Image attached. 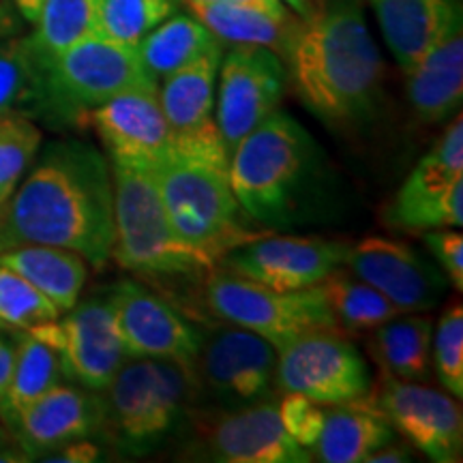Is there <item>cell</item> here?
<instances>
[{"label":"cell","instance_id":"1","mask_svg":"<svg viewBox=\"0 0 463 463\" xmlns=\"http://www.w3.org/2000/svg\"><path fill=\"white\" fill-rule=\"evenodd\" d=\"M28 170L3 206L11 247L71 249L90 266H106L114 249L109 161L90 144L62 140L43 148Z\"/></svg>","mask_w":463,"mask_h":463},{"label":"cell","instance_id":"2","mask_svg":"<svg viewBox=\"0 0 463 463\" xmlns=\"http://www.w3.org/2000/svg\"><path fill=\"white\" fill-rule=\"evenodd\" d=\"M298 99L331 127H354L375 114L384 62L361 0H324L300 20L286 54Z\"/></svg>","mask_w":463,"mask_h":463},{"label":"cell","instance_id":"3","mask_svg":"<svg viewBox=\"0 0 463 463\" xmlns=\"http://www.w3.org/2000/svg\"><path fill=\"white\" fill-rule=\"evenodd\" d=\"M322 153L298 120L277 109L230 153L232 194L266 230L303 222L317 202Z\"/></svg>","mask_w":463,"mask_h":463},{"label":"cell","instance_id":"4","mask_svg":"<svg viewBox=\"0 0 463 463\" xmlns=\"http://www.w3.org/2000/svg\"><path fill=\"white\" fill-rule=\"evenodd\" d=\"M114 178V249L125 270L144 279H194L213 266L178 239L161 202L153 167L109 161Z\"/></svg>","mask_w":463,"mask_h":463},{"label":"cell","instance_id":"5","mask_svg":"<svg viewBox=\"0 0 463 463\" xmlns=\"http://www.w3.org/2000/svg\"><path fill=\"white\" fill-rule=\"evenodd\" d=\"M153 172L172 230L213 266L234 247L270 232L249 228L228 172L176 153L159 161Z\"/></svg>","mask_w":463,"mask_h":463},{"label":"cell","instance_id":"6","mask_svg":"<svg viewBox=\"0 0 463 463\" xmlns=\"http://www.w3.org/2000/svg\"><path fill=\"white\" fill-rule=\"evenodd\" d=\"M194 384L176 363L127 358L103 391V430L120 453L146 455L178 430Z\"/></svg>","mask_w":463,"mask_h":463},{"label":"cell","instance_id":"7","mask_svg":"<svg viewBox=\"0 0 463 463\" xmlns=\"http://www.w3.org/2000/svg\"><path fill=\"white\" fill-rule=\"evenodd\" d=\"M204 294L208 309L217 317L232 326L260 335L277 350L307 333L337 328L322 283L292 292H277L223 269H213L206 275Z\"/></svg>","mask_w":463,"mask_h":463},{"label":"cell","instance_id":"8","mask_svg":"<svg viewBox=\"0 0 463 463\" xmlns=\"http://www.w3.org/2000/svg\"><path fill=\"white\" fill-rule=\"evenodd\" d=\"M65 125H82L90 109L120 92L159 86L144 69L137 48L90 33L52 58H43Z\"/></svg>","mask_w":463,"mask_h":463},{"label":"cell","instance_id":"9","mask_svg":"<svg viewBox=\"0 0 463 463\" xmlns=\"http://www.w3.org/2000/svg\"><path fill=\"white\" fill-rule=\"evenodd\" d=\"M275 386L322 405L369 395L372 373L364 356L337 328L307 333L277 350Z\"/></svg>","mask_w":463,"mask_h":463},{"label":"cell","instance_id":"10","mask_svg":"<svg viewBox=\"0 0 463 463\" xmlns=\"http://www.w3.org/2000/svg\"><path fill=\"white\" fill-rule=\"evenodd\" d=\"M219 65L222 45L164 78L159 103L170 127L172 153L228 172L230 155L215 116Z\"/></svg>","mask_w":463,"mask_h":463},{"label":"cell","instance_id":"11","mask_svg":"<svg viewBox=\"0 0 463 463\" xmlns=\"http://www.w3.org/2000/svg\"><path fill=\"white\" fill-rule=\"evenodd\" d=\"M108 303L127 356L176 363L195 378L204 337L170 300L125 279L109 289Z\"/></svg>","mask_w":463,"mask_h":463},{"label":"cell","instance_id":"12","mask_svg":"<svg viewBox=\"0 0 463 463\" xmlns=\"http://www.w3.org/2000/svg\"><path fill=\"white\" fill-rule=\"evenodd\" d=\"M286 69L281 56L262 45H234L222 56L215 116L228 155L242 137L279 109Z\"/></svg>","mask_w":463,"mask_h":463},{"label":"cell","instance_id":"13","mask_svg":"<svg viewBox=\"0 0 463 463\" xmlns=\"http://www.w3.org/2000/svg\"><path fill=\"white\" fill-rule=\"evenodd\" d=\"M347 247V242L316 236H277L266 232L232 249L217 266L258 286L292 292L317 286L344 266Z\"/></svg>","mask_w":463,"mask_h":463},{"label":"cell","instance_id":"14","mask_svg":"<svg viewBox=\"0 0 463 463\" xmlns=\"http://www.w3.org/2000/svg\"><path fill=\"white\" fill-rule=\"evenodd\" d=\"M369 397L392 431L402 433L431 461L461 459L463 416L453 395L382 372L380 384L375 389L372 386Z\"/></svg>","mask_w":463,"mask_h":463},{"label":"cell","instance_id":"15","mask_svg":"<svg viewBox=\"0 0 463 463\" xmlns=\"http://www.w3.org/2000/svg\"><path fill=\"white\" fill-rule=\"evenodd\" d=\"M65 317L37 324L56 345L62 373L86 391L103 392L123 367L127 356L116 331L108 297H90L65 311Z\"/></svg>","mask_w":463,"mask_h":463},{"label":"cell","instance_id":"16","mask_svg":"<svg viewBox=\"0 0 463 463\" xmlns=\"http://www.w3.org/2000/svg\"><path fill=\"white\" fill-rule=\"evenodd\" d=\"M277 347L241 326L222 328L202 341L198 375L222 410L270 399L275 389Z\"/></svg>","mask_w":463,"mask_h":463},{"label":"cell","instance_id":"17","mask_svg":"<svg viewBox=\"0 0 463 463\" xmlns=\"http://www.w3.org/2000/svg\"><path fill=\"white\" fill-rule=\"evenodd\" d=\"M344 266L378 289L402 314L436 309L447 294V275L410 245L391 239H364L350 245Z\"/></svg>","mask_w":463,"mask_h":463},{"label":"cell","instance_id":"18","mask_svg":"<svg viewBox=\"0 0 463 463\" xmlns=\"http://www.w3.org/2000/svg\"><path fill=\"white\" fill-rule=\"evenodd\" d=\"M89 123L106 146L109 161L155 167L172 153L170 127L159 103V86H140L90 109Z\"/></svg>","mask_w":463,"mask_h":463},{"label":"cell","instance_id":"19","mask_svg":"<svg viewBox=\"0 0 463 463\" xmlns=\"http://www.w3.org/2000/svg\"><path fill=\"white\" fill-rule=\"evenodd\" d=\"M213 459L225 463H307L311 453L283 427L277 403L266 402L223 410L206 430Z\"/></svg>","mask_w":463,"mask_h":463},{"label":"cell","instance_id":"20","mask_svg":"<svg viewBox=\"0 0 463 463\" xmlns=\"http://www.w3.org/2000/svg\"><path fill=\"white\" fill-rule=\"evenodd\" d=\"M9 427L28 459H43L52 450L103 430V399L82 386L56 384L28 403Z\"/></svg>","mask_w":463,"mask_h":463},{"label":"cell","instance_id":"21","mask_svg":"<svg viewBox=\"0 0 463 463\" xmlns=\"http://www.w3.org/2000/svg\"><path fill=\"white\" fill-rule=\"evenodd\" d=\"M405 92L414 116L425 125L442 123L459 112L463 99L461 17L410 71H405Z\"/></svg>","mask_w":463,"mask_h":463},{"label":"cell","instance_id":"22","mask_svg":"<svg viewBox=\"0 0 463 463\" xmlns=\"http://www.w3.org/2000/svg\"><path fill=\"white\" fill-rule=\"evenodd\" d=\"M0 118L65 125L45 61L31 39H0Z\"/></svg>","mask_w":463,"mask_h":463},{"label":"cell","instance_id":"23","mask_svg":"<svg viewBox=\"0 0 463 463\" xmlns=\"http://www.w3.org/2000/svg\"><path fill=\"white\" fill-rule=\"evenodd\" d=\"M384 42L410 71L461 17L455 0H369Z\"/></svg>","mask_w":463,"mask_h":463},{"label":"cell","instance_id":"24","mask_svg":"<svg viewBox=\"0 0 463 463\" xmlns=\"http://www.w3.org/2000/svg\"><path fill=\"white\" fill-rule=\"evenodd\" d=\"M392 427L372 397L326 405L314 455L324 463H361L380 447L392 442Z\"/></svg>","mask_w":463,"mask_h":463},{"label":"cell","instance_id":"25","mask_svg":"<svg viewBox=\"0 0 463 463\" xmlns=\"http://www.w3.org/2000/svg\"><path fill=\"white\" fill-rule=\"evenodd\" d=\"M0 262L43 294L61 316L78 303L89 277V262L80 253L52 245H15L0 251Z\"/></svg>","mask_w":463,"mask_h":463},{"label":"cell","instance_id":"26","mask_svg":"<svg viewBox=\"0 0 463 463\" xmlns=\"http://www.w3.org/2000/svg\"><path fill=\"white\" fill-rule=\"evenodd\" d=\"M189 9L219 42L262 45L283 58L300 26V20L292 14L275 15L256 7H241V5L195 3L189 5Z\"/></svg>","mask_w":463,"mask_h":463},{"label":"cell","instance_id":"27","mask_svg":"<svg viewBox=\"0 0 463 463\" xmlns=\"http://www.w3.org/2000/svg\"><path fill=\"white\" fill-rule=\"evenodd\" d=\"M62 378L65 373L56 345L37 326L17 331L14 373L7 392L0 399V420L11 425L28 403L61 384Z\"/></svg>","mask_w":463,"mask_h":463},{"label":"cell","instance_id":"28","mask_svg":"<svg viewBox=\"0 0 463 463\" xmlns=\"http://www.w3.org/2000/svg\"><path fill=\"white\" fill-rule=\"evenodd\" d=\"M384 222L397 230L410 232L461 228L463 178L442 184L408 176L386 206Z\"/></svg>","mask_w":463,"mask_h":463},{"label":"cell","instance_id":"29","mask_svg":"<svg viewBox=\"0 0 463 463\" xmlns=\"http://www.w3.org/2000/svg\"><path fill=\"white\" fill-rule=\"evenodd\" d=\"M433 322L422 314L395 316L373 328L369 352L384 373L420 382L430 378Z\"/></svg>","mask_w":463,"mask_h":463},{"label":"cell","instance_id":"30","mask_svg":"<svg viewBox=\"0 0 463 463\" xmlns=\"http://www.w3.org/2000/svg\"><path fill=\"white\" fill-rule=\"evenodd\" d=\"M217 45H222V42L198 17L170 15L142 39L137 45V56L150 78L159 82Z\"/></svg>","mask_w":463,"mask_h":463},{"label":"cell","instance_id":"31","mask_svg":"<svg viewBox=\"0 0 463 463\" xmlns=\"http://www.w3.org/2000/svg\"><path fill=\"white\" fill-rule=\"evenodd\" d=\"M324 297L331 307L339 331L367 333L402 311L384 294L358 279L350 270L339 266L322 281Z\"/></svg>","mask_w":463,"mask_h":463},{"label":"cell","instance_id":"32","mask_svg":"<svg viewBox=\"0 0 463 463\" xmlns=\"http://www.w3.org/2000/svg\"><path fill=\"white\" fill-rule=\"evenodd\" d=\"M178 0H97L95 33L137 48L146 34L174 15Z\"/></svg>","mask_w":463,"mask_h":463},{"label":"cell","instance_id":"33","mask_svg":"<svg viewBox=\"0 0 463 463\" xmlns=\"http://www.w3.org/2000/svg\"><path fill=\"white\" fill-rule=\"evenodd\" d=\"M97 0H45L34 22L31 43L42 58H52L67 45L95 33Z\"/></svg>","mask_w":463,"mask_h":463},{"label":"cell","instance_id":"34","mask_svg":"<svg viewBox=\"0 0 463 463\" xmlns=\"http://www.w3.org/2000/svg\"><path fill=\"white\" fill-rule=\"evenodd\" d=\"M42 129L26 118H0V208L42 150Z\"/></svg>","mask_w":463,"mask_h":463},{"label":"cell","instance_id":"35","mask_svg":"<svg viewBox=\"0 0 463 463\" xmlns=\"http://www.w3.org/2000/svg\"><path fill=\"white\" fill-rule=\"evenodd\" d=\"M56 317H61V311L43 294L0 262V331H26Z\"/></svg>","mask_w":463,"mask_h":463},{"label":"cell","instance_id":"36","mask_svg":"<svg viewBox=\"0 0 463 463\" xmlns=\"http://www.w3.org/2000/svg\"><path fill=\"white\" fill-rule=\"evenodd\" d=\"M431 361L450 395L463 397V307L453 303L439 316L431 335Z\"/></svg>","mask_w":463,"mask_h":463},{"label":"cell","instance_id":"37","mask_svg":"<svg viewBox=\"0 0 463 463\" xmlns=\"http://www.w3.org/2000/svg\"><path fill=\"white\" fill-rule=\"evenodd\" d=\"M277 408H279V419L289 436L307 450L314 449L316 439L322 431L326 405L317 403L305 395H298V392H283Z\"/></svg>","mask_w":463,"mask_h":463},{"label":"cell","instance_id":"38","mask_svg":"<svg viewBox=\"0 0 463 463\" xmlns=\"http://www.w3.org/2000/svg\"><path fill=\"white\" fill-rule=\"evenodd\" d=\"M422 239H425L427 249L431 251V256L438 260L439 269L447 275V279L453 286L463 289V236L455 228L447 230H430L422 232Z\"/></svg>","mask_w":463,"mask_h":463},{"label":"cell","instance_id":"39","mask_svg":"<svg viewBox=\"0 0 463 463\" xmlns=\"http://www.w3.org/2000/svg\"><path fill=\"white\" fill-rule=\"evenodd\" d=\"M101 450L95 442H90L89 438L73 439V442L65 444V447L52 450L50 455L43 457V461H54V463H90L99 459Z\"/></svg>","mask_w":463,"mask_h":463},{"label":"cell","instance_id":"40","mask_svg":"<svg viewBox=\"0 0 463 463\" xmlns=\"http://www.w3.org/2000/svg\"><path fill=\"white\" fill-rule=\"evenodd\" d=\"M15 363V335L7 337L5 331H0V399L7 392L11 373H14Z\"/></svg>","mask_w":463,"mask_h":463},{"label":"cell","instance_id":"41","mask_svg":"<svg viewBox=\"0 0 463 463\" xmlns=\"http://www.w3.org/2000/svg\"><path fill=\"white\" fill-rule=\"evenodd\" d=\"M195 3H222V5H241V7H256L275 15H288L289 9L281 0H187V5Z\"/></svg>","mask_w":463,"mask_h":463},{"label":"cell","instance_id":"42","mask_svg":"<svg viewBox=\"0 0 463 463\" xmlns=\"http://www.w3.org/2000/svg\"><path fill=\"white\" fill-rule=\"evenodd\" d=\"M402 461H410L408 450L403 447H392V444H384L380 447L375 453L367 457V463H402Z\"/></svg>","mask_w":463,"mask_h":463},{"label":"cell","instance_id":"43","mask_svg":"<svg viewBox=\"0 0 463 463\" xmlns=\"http://www.w3.org/2000/svg\"><path fill=\"white\" fill-rule=\"evenodd\" d=\"M11 0H0V39H7L17 31V14Z\"/></svg>","mask_w":463,"mask_h":463},{"label":"cell","instance_id":"44","mask_svg":"<svg viewBox=\"0 0 463 463\" xmlns=\"http://www.w3.org/2000/svg\"><path fill=\"white\" fill-rule=\"evenodd\" d=\"M281 3L286 5L289 11H294L298 20H309V17L322 7L324 0H281Z\"/></svg>","mask_w":463,"mask_h":463},{"label":"cell","instance_id":"45","mask_svg":"<svg viewBox=\"0 0 463 463\" xmlns=\"http://www.w3.org/2000/svg\"><path fill=\"white\" fill-rule=\"evenodd\" d=\"M43 3L45 0H14L15 9L20 11V15L24 17V20L33 22V24L39 20V14H42Z\"/></svg>","mask_w":463,"mask_h":463},{"label":"cell","instance_id":"46","mask_svg":"<svg viewBox=\"0 0 463 463\" xmlns=\"http://www.w3.org/2000/svg\"><path fill=\"white\" fill-rule=\"evenodd\" d=\"M5 249H11V241L7 236V230H5V219H3V208H0V251Z\"/></svg>","mask_w":463,"mask_h":463},{"label":"cell","instance_id":"47","mask_svg":"<svg viewBox=\"0 0 463 463\" xmlns=\"http://www.w3.org/2000/svg\"><path fill=\"white\" fill-rule=\"evenodd\" d=\"M5 444V430H3V425H0V447H3Z\"/></svg>","mask_w":463,"mask_h":463}]
</instances>
